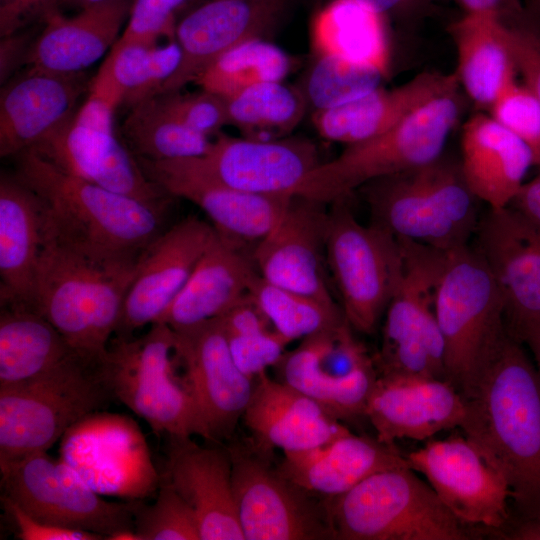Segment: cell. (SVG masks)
<instances>
[{
    "instance_id": "1",
    "label": "cell",
    "mask_w": 540,
    "mask_h": 540,
    "mask_svg": "<svg viewBox=\"0 0 540 540\" xmlns=\"http://www.w3.org/2000/svg\"><path fill=\"white\" fill-rule=\"evenodd\" d=\"M460 425L506 479L511 519L540 517V372L505 329L462 393Z\"/></svg>"
},
{
    "instance_id": "2",
    "label": "cell",
    "mask_w": 540,
    "mask_h": 540,
    "mask_svg": "<svg viewBox=\"0 0 540 540\" xmlns=\"http://www.w3.org/2000/svg\"><path fill=\"white\" fill-rule=\"evenodd\" d=\"M14 176L39 198L49 234L92 258L130 262L163 232L166 207L73 176L31 150Z\"/></svg>"
},
{
    "instance_id": "3",
    "label": "cell",
    "mask_w": 540,
    "mask_h": 540,
    "mask_svg": "<svg viewBox=\"0 0 540 540\" xmlns=\"http://www.w3.org/2000/svg\"><path fill=\"white\" fill-rule=\"evenodd\" d=\"M138 263L92 258L56 241L47 230L31 309L46 318L74 352L99 364L116 334Z\"/></svg>"
},
{
    "instance_id": "4",
    "label": "cell",
    "mask_w": 540,
    "mask_h": 540,
    "mask_svg": "<svg viewBox=\"0 0 540 540\" xmlns=\"http://www.w3.org/2000/svg\"><path fill=\"white\" fill-rule=\"evenodd\" d=\"M372 222L397 239L449 252L468 245L481 215L459 160L427 164L360 187Z\"/></svg>"
},
{
    "instance_id": "5",
    "label": "cell",
    "mask_w": 540,
    "mask_h": 540,
    "mask_svg": "<svg viewBox=\"0 0 540 540\" xmlns=\"http://www.w3.org/2000/svg\"><path fill=\"white\" fill-rule=\"evenodd\" d=\"M121 100L106 58L74 116L29 150L73 176L167 207L171 196L147 177L137 157L116 135L114 114Z\"/></svg>"
},
{
    "instance_id": "6",
    "label": "cell",
    "mask_w": 540,
    "mask_h": 540,
    "mask_svg": "<svg viewBox=\"0 0 540 540\" xmlns=\"http://www.w3.org/2000/svg\"><path fill=\"white\" fill-rule=\"evenodd\" d=\"M339 540H467L472 534L410 466L389 468L325 500Z\"/></svg>"
},
{
    "instance_id": "7",
    "label": "cell",
    "mask_w": 540,
    "mask_h": 540,
    "mask_svg": "<svg viewBox=\"0 0 540 540\" xmlns=\"http://www.w3.org/2000/svg\"><path fill=\"white\" fill-rule=\"evenodd\" d=\"M460 112L458 88L439 95L386 132L348 145L319 164L294 195L328 204L370 181L434 161L443 154Z\"/></svg>"
},
{
    "instance_id": "8",
    "label": "cell",
    "mask_w": 540,
    "mask_h": 540,
    "mask_svg": "<svg viewBox=\"0 0 540 540\" xmlns=\"http://www.w3.org/2000/svg\"><path fill=\"white\" fill-rule=\"evenodd\" d=\"M112 398L99 364L78 354L40 377L0 387V463L47 452Z\"/></svg>"
},
{
    "instance_id": "9",
    "label": "cell",
    "mask_w": 540,
    "mask_h": 540,
    "mask_svg": "<svg viewBox=\"0 0 540 540\" xmlns=\"http://www.w3.org/2000/svg\"><path fill=\"white\" fill-rule=\"evenodd\" d=\"M175 359L174 331L157 322L139 338L117 336L110 341L99 371L112 397L144 419L154 432L210 441L186 381L174 373Z\"/></svg>"
},
{
    "instance_id": "10",
    "label": "cell",
    "mask_w": 540,
    "mask_h": 540,
    "mask_svg": "<svg viewBox=\"0 0 540 540\" xmlns=\"http://www.w3.org/2000/svg\"><path fill=\"white\" fill-rule=\"evenodd\" d=\"M435 313L444 340L445 378L462 394L506 327L499 288L473 247L447 252Z\"/></svg>"
},
{
    "instance_id": "11",
    "label": "cell",
    "mask_w": 540,
    "mask_h": 540,
    "mask_svg": "<svg viewBox=\"0 0 540 540\" xmlns=\"http://www.w3.org/2000/svg\"><path fill=\"white\" fill-rule=\"evenodd\" d=\"M398 240L403 251L402 270L385 311L382 345L374 360L377 372L446 380L435 298L447 252Z\"/></svg>"
},
{
    "instance_id": "12",
    "label": "cell",
    "mask_w": 540,
    "mask_h": 540,
    "mask_svg": "<svg viewBox=\"0 0 540 540\" xmlns=\"http://www.w3.org/2000/svg\"><path fill=\"white\" fill-rule=\"evenodd\" d=\"M325 256L344 318L351 328L372 333L401 274L400 241L373 223L361 224L341 198L328 211Z\"/></svg>"
},
{
    "instance_id": "13",
    "label": "cell",
    "mask_w": 540,
    "mask_h": 540,
    "mask_svg": "<svg viewBox=\"0 0 540 540\" xmlns=\"http://www.w3.org/2000/svg\"><path fill=\"white\" fill-rule=\"evenodd\" d=\"M0 469L4 495L36 520L110 540L135 531V504L107 501L61 458L42 452Z\"/></svg>"
},
{
    "instance_id": "14",
    "label": "cell",
    "mask_w": 540,
    "mask_h": 540,
    "mask_svg": "<svg viewBox=\"0 0 540 540\" xmlns=\"http://www.w3.org/2000/svg\"><path fill=\"white\" fill-rule=\"evenodd\" d=\"M346 320L301 340L274 366L280 381L342 419L365 416L378 372Z\"/></svg>"
},
{
    "instance_id": "15",
    "label": "cell",
    "mask_w": 540,
    "mask_h": 540,
    "mask_svg": "<svg viewBox=\"0 0 540 540\" xmlns=\"http://www.w3.org/2000/svg\"><path fill=\"white\" fill-rule=\"evenodd\" d=\"M239 523L245 540L332 538L326 504L273 469L260 452L227 448Z\"/></svg>"
},
{
    "instance_id": "16",
    "label": "cell",
    "mask_w": 540,
    "mask_h": 540,
    "mask_svg": "<svg viewBox=\"0 0 540 540\" xmlns=\"http://www.w3.org/2000/svg\"><path fill=\"white\" fill-rule=\"evenodd\" d=\"M447 509L464 525L498 536L511 520V491L504 476L467 437L428 441L406 455Z\"/></svg>"
},
{
    "instance_id": "17",
    "label": "cell",
    "mask_w": 540,
    "mask_h": 540,
    "mask_svg": "<svg viewBox=\"0 0 540 540\" xmlns=\"http://www.w3.org/2000/svg\"><path fill=\"white\" fill-rule=\"evenodd\" d=\"M473 236L501 293L506 328L520 341L540 323V225L511 205L489 208Z\"/></svg>"
},
{
    "instance_id": "18",
    "label": "cell",
    "mask_w": 540,
    "mask_h": 540,
    "mask_svg": "<svg viewBox=\"0 0 540 540\" xmlns=\"http://www.w3.org/2000/svg\"><path fill=\"white\" fill-rule=\"evenodd\" d=\"M133 424L119 415L95 412L62 437L61 459L100 495L140 498L160 479Z\"/></svg>"
},
{
    "instance_id": "19",
    "label": "cell",
    "mask_w": 540,
    "mask_h": 540,
    "mask_svg": "<svg viewBox=\"0 0 540 540\" xmlns=\"http://www.w3.org/2000/svg\"><path fill=\"white\" fill-rule=\"evenodd\" d=\"M181 160L227 187L264 195H294L305 177L322 163L315 143L305 138L261 141L223 132L213 137L205 155Z\"/></svg>"
},
{
    "instance_id": "20",
    "label": "cell",
    "mask_w": 540,
    "mask_h": 540,
    "mask_svg": "<svg viewBox=\"0 0 540 540\" xmlns=\"http://www.w3.org/2000/svg\"><path fill=\"white\" fill-rule=\"evenodd\" d=\"M174 337L177 359L210 441L229 438L242 420L254 380L235 364L219 318L174 331Z\"/></svg>"
},
{
    "instance_id": "21",
    "label": "cell",
    "mask_w": 540,
    "mask_h": 540,
    "mask_svg": "<svg viewBox=\"0 0 540 540\" xmlns=\"http://www.w3.org/2000/svg\"><path fill=\"white\" fill-rule=\"evenodd\" d=\"M216 235L212 224L189 216L149 244L126 293L118 337L160 321Z\"/></svg>"
},
{
    "instance_id": "22",
    "label": "cell",
    "mask_w": 540,
    "mask_h": 540,
    "mask_svg": "<svg viewBox=\"0 0 540 540\" xmlns=\"http://www.w3.org/2000/svg\"><path fill=\"white\" fill-rule=\"evenodd\" d=\"M292 0H207L186 14L175 30L181 60L159 94L194 83L235 46L264 38L284 17Z\"/></svg>"
},
{
    "instance_id": "23",
    "label": "cell",
    "mask_w": 540,
    "mask_h": 540,
    "mask_svg": "<svg viewBox=\"0 0 540 540\" xmlns=\"http://www.w3.org/2000/svg\"><path fill=\"white\" fill-rule=\"evenodd\" d=\"M325 205L293 195L278 223L253 248L252 258L267 282L337 306L324 271L328 222Z\"/></svg>"
},
{
    "instance_id": "24",
    "label": "cell",
    "mask_w": 540,
    "mask_h": 540,
    "mask_svg": "<svg viewBox=\"0 0 540 540\" xmlns=\"http://www.w3.org/2000/svg\"><path fill=\"white\" fill-rule=\"evenodd\" d=\"M137 159L152 182L171 197L195 204L221 236L244 247H255L274 228L293 196L236 190L195 172L181 159Z\"/></svg>"
},
{
    "instance_id": "25",
    "label": "cell",
    "mask_w": 540,
    "mask_h": 540,
    "mask_svg": "<svg viewBox=\"0 0 540 540\" xmlns=\"http://www.w3.org/2000/svg\"><path fill=\"white\" fill-rule=\"evenodd\" d=\"M90 84L86 71L58 73L35 67L10 78L0 94V156L15 157L64 126Z\"/></svg>"
},
{
    "instance_id": "26",
    "label": "cell",
    "mask_w": 540,
    "mask_h": 540,
    "mask_svg": "<svg viewBox=\"0 0 540 540\" xmlns=\"http://www.w3.org/2000/svg\"><path fill=\"white\" fill-rule=\"evenodd\" d=\"M464 415V398L447 380L379 374L365 411L376 438L387 444L426 440L460 427Z\"/></svg>"
},
{
    "instance_id": "27",
    "label": "cell",
    "mask_w": 540,
    "mask_h": 540,
    "mask_svg": "<svg viewBox=\"0 0 540 540\" xmlns=\"http://www.w3.org/2000/svg\"><path fill=\"white\" fill-rule=\"evenodd\" d=\"M164 476L192 509L201 540H245L235 503L228 449L170 438Z\"/></svg>"
},
{
    "instance_id": "28",
    "label": "cell",
    "mask_w": 540,
    "mask_h": 540,
    "mask_svg": "<svg viewBox=\"0 0 540 540\" xmlns=\"http://www.w3.org/2000/svg\"><path fill=\"white\" fill-rule=\"evenodd\" d=\"M242 420L264 451L309 449L350 432L316 401L267 372L254 379Z\"/></svg>"
},
{
    "instance_id": "29",
    "label": "cell",
    "mask_w": 540,
    "mask_h": 540,
    "mask_svg": "<svg viewBox=\"0 0 540 540\" xmlns=\"http://www.w3.org/2000/svg\"><path fill=\"white\" fill-rule=\"evenodd\" d=\"M456 74L422 72L406 83L378 87L333 108L312 113L318 134L346 146L378 136L433 98L458 88Z\"/></svg>"
},
{
    "instance_id": "30",
    "label": "cell",
    "mask_w": 540,
    "mask_h": 540,
    "mask_svg": "<svg viewBox=\"0 0 540 540\" xmlns=\"http://www.w3.org/2000/svg\"><path fill=\"white\" fill-rule=\"evenodd\" d=\"M133 0H108L73 16L52 13L43 23L25 65L58 73L84 72L119 39Z\"/></svg>"
},
{
    "instance_id": "31",
    "label": "cell",
    "mask_w": 540,
    "mask_h": 540,
    "mask_svg": "<svg viewBox=\"0 0 540 540\" xmlns=\"http://www.w3.org/2000/svg\"><path fill=\"white\" fill-rule=\"evenodd\" d=\"M257 274L252 252L217 232L159 322L179 331L218 318L249 294Z\"/></svg>"
},
{
    "instance_id": "32",
    "label": "cell",
    "mask_w": 540,
    "mask_h": 540,
    "mask_svg": "<svg viewBox=\"0 0 540 540\" xmlns=\"http://www.w3.org/2000/svg\"><path fill=\"white\" fill-rule=\"evenodd\" d=\"M402 466L410 465L394 444L349 432L319 446L285 452L278 470L306 491L331 498L374 473Z\"/></svg>"
},
{
    "instance_id": "33",
    "label": "cell",
    "mask_w": 540,
    "mask_h": 540,
    "mask_svg": "<svg viewBox=\"0 0 540 540\" xmlns=\"http://www.w3.org/2000/svg\"><path fill=\"white\" fill-rule=\"evenodd\" d=\"M47 236L42 204L14 175L0 177L1 306L31 308L35 276Z\"/></svg>"
},
{
    "instance_id": "34",
    "label": "cell",
    "mask_w": 540,
    "mask_h": 540,
    "mask_svg": "<svg viewBox=\"0 0 540 540\" xmlns=\"http://www.w3.org/2000/svg\"><path fill=\"white\" fill-rule=\"evenodd\" d=\"M459 161L470 191L491 209L509 206L535 165L526 143L482 113L470 117L462 127Z\"/></svg>"
},
{
    "instance_id": "35",
    "label": "cell",
    "mask_w": 540,
    "mask_h": 540,
    "mask_svg": "<svg viewBox=\"0 0 540 540\" xmlns=\"http://www.w3.org/2000/svg\"><path fill=\"white\" fill-rule=\"evenodd\" d=\"M458 67L456 77L470 100L489 109L513 81L516 64L507 39L506 20L490 13H464L451 24Z\"/></svg>"
},
{
    "instance_id": "36",
    "label": "cell",
    "mask_w": 540,
    "mask_h": 540,
    "mask_svg": "<svg viewBox=\"0 0 540 540\" xmlns=\"http://www.w3.org/2000/svg\"><path fill=\"white\" fill-rule=\"evenodd\" d=\"M386 17L355 0H332L313 19V55H331L377 68L388 75Z\"/></svg>"
},
{
    "instance_id": "37",
    "label": "cell",
    "mask_w": 540,
    "mask_h": 540,
    "mask_svg": "<svg viewBox=\"0 0 540 540\" xmlns=\"http://www.w3.org/2000/svg\"><path fill=\"white\" fill-rule=\"evenodd\" d=\"M75 354L60 332L34 309L2 308L0 387L40 377Z\"/></svg>"
},
{
    "instance_id": "38",
    "label": "cell",
    "mask_w": 540,
    "mask_h": 540,
    "mask_svg": "<svg viewBox=\"0 0 540 540\" xmlns=\"http://www.w3.org/2000/svg\"><path fill=\"white\" fill-rule=\"evenodd\" d=\"M225 102L228 125L242 137L261 141L288 137L308 110L299 87L284 81L248 87Z\"/></svg>"
},
{
    "instance_id": "39",
    "label": "cell",
    "mask_w": 540,
    "mask_h": 540,
    "mask_svg": "<svg viewBox=\"0 0 540 540\" xmlns=\"http://www.w3.org/2000/svg\"><path fill=\"white\" fill-rule=\"evenodd\" d=\"M122 133L132 153L150 161L200 157L213 140L175 119L154 97L130 108Z\"/></svg>"
},
{
    "instance_id": "40",
    "label": "cell",
    "mask_w": 540,
    "mask_h": 540,
    "mask_svg": "<svg viewBox=\"0 0 540 540\" xmlns=\"http://www.w3.org/2000/svg\"><path fill=\"white\" fill-rule=\"evenodd\" d=\"M294 60L265 38L245 41L220 56L194 82L224 99L266 82L284 81Z\"/></svg>"
},
{
    "instance_id": "41",
    "label": "cell",
    "mask_w": 540,
    "mask_h": 540,
    "mask_svg": "<svg viewBox=\"0 0 540 540\" xmlns=\"http://www.w3.org/2000/svg\"><path fill=\"white\" fill-rule=\"evenodd\" d=\"M121 94V105L133 107L158 95L181 60L177 41L165 44L131 42L114 44L107 56Z\"/></svg>"
},
{
    "instance_id": "42",
    "label": "cell",
    "mask_w": 540,
    "mask_h": 540,
    "mask_svg": "<svg viewBox=\"0 0 540 540\" xmlns=\"http://www.w3.org/2000/svg\"><path fill=\"white\" fill-rule=\"evenodd\" d=\"M273 329L289 343L304 339L346 320L338 306L273 285L258 273L250 286Z\"/></svg>"
},
{
    "instance_id": "43",
    "label": "cell",
    "mask_w": 540,
    "mask_h": 540,
    "mask_svg": "<svg viewBox=\"0 0 540 540\" xmlns=\"http://www.w3.org/2000/svg\"><path fill=\"white\" fill-rule=\"evenodd\" d=\"M383 71L331 55H313L299 89L312 113L354 100L381 86Z\"/></svg>"
},
{
    "instance_id": "44",
    "label": "cell",
    "mask_w": 540,
    "mask_h": 540,
    "mask_svg": "<svg viewBox=\"0 0 540 540\" xmlns=\"http://www.w3.org/2000/svg\"><path fill=\"white\" fill-rule=\"evenodd\" d=\"M134 529L139 540H201L192 509L165 476L153 504H135Z\"/></svg>"
},
{
    "instance_id": "45",
    "label": "cell",
    "mask_w": 540,
    "mask_h": 540,
    "mask_svg": "<svg viewBox=\"0 0 540 540\" xmlns=\"http://www.w3.org/2000/svg\"><path fill=\"white\" fill-rule=\"evenodd\" d=\"M489 115L531 149L540 165V103L524 84L510 83L488 109Z\"/></svg>"
},
{
    "instance_id": "46",
    "label": "cell",
    "mask_w": 540,
    "mask_h": 540,
    "mask_svg": "<svg viewBox=\"0 0 540 540\" xmlns=\"http://www.w3.org/2000/svg\"><path fill=\"white\" fill-rule=\"evenodd\" d=\"M154 98L175 119L210 138L228 125L225 99L206 90L192 93H181L180 90L161 93Z\"/></svg>"
},
{
    "instance_id": "47",
    "label": "cell",
    "mask_w": 540,
    "mask_h": 540,
    "mask_svg": "<svg viewBox=\"0 0 540 540\" xmlns=\"http://www.w3.org/2000/svg\"><path fill=\"white\" fill-rule=\"evenodd\" d=\"M192 0H133L125 29L115 44L174 40L177 13Z\"/></svg>"
},
{
    "instance_id": "48",
    "label": "cell",
    "mask_w": 540,
    "mask_h": 540,
    "mask_svg": "<svg viewBox=\"0 0 540 540\" xmlns=\"http://www.w3.org/2000/svg\"><path fill=\"white\" fill-rule=\"evenodd\" d=\"M226 338L235 364L252 380L275 366L289 344L274 329Z\"/></svg>"
},
{
    "instance_id": "49",
    "label": "cell",
    "mask_w": 540,
    "mask_h": 540,
    "mask_svg": "<svg viewBox=\"0 0 540 540\" xmlns=\"http://www.w3.org/2000/svg\"><path fill=\"white\" fill-rule=\"evenodd\" d=\"M505 20L516 68L540 103V31L532 25Z\"/></svg>"
},
{
    "instance_id": "50",
    "label": "cell",
    "mask_w": 540,
    "mask_h": 540,
    "mask_svg": "<svg viewBox=\"0 0 540 540\" xmlns=\"http://www.w3.org/2000/svg\"><path fill=\"white\" fill-rule=\"evenodd\" d=\"M2 503L13 520L17 536L22 540H99L104 539L95 533L60 527L36 520L24 512L5 495Z\"/></svg>"
},
{
    "instance_id": "51",
    "label": "cell",
    "mask_w": 540,
    "mask_h": 540,
    "mask_svg": "<svg viewBox=\"0 0 540 540\" xmlns=\"http://www.w3.org/2000/svg\"><path fill=\"white\" fill-rule=\"evenodd\" d=\"M58 11L57 0H0V36L24 30Z\"/></svg>"
},
{
    "instance_id": "52",
    "label": "cell",
    "mask_w": 540,
    "mask_h": 540,
    "mask_svg": "<svg viewBox=\"0 0 540 540\" xmlns=\"http://www.w3.org/2000/svg\"><path fill=\"white\" fill-rule=\"evenodd\" d=\"M218 318L226 336L244 335L273 329L250 292Z\"/></svg>"
},
{
    "instance_id": "53",
    "label": "cell",
    "mask_w": 540,
    "mask_h": 540,
    "mask_svg": "<svg viewBox=\"0 0 540 540\" xmlns=\"http://www.w3.org/2000/svg\"><path fill=\"white\" fill-rule=\"evenodd\" d=\"M35 38H32L30 32H23V30L1 37L0 80L2 85L11 78L19 66L25 65Z\"/></svg>"
},
{
    "instance_id": "54",
    "label": "cell",
    "mask_w": 540,
    "mask_h": 540,
    "mask_svg": "<svg viewBox=\"0 0 540 540\" xmlns=\"http://www.w3.org/2000/svg\"><path fill=\"white\" fill-rule=\"evenodd\" d=\"M384 17L407 18L424 11L433 0H355Z\"/></svg>"
},
{
    "instance_id": "55",
    "label": "cell",
    "mask_w": 540,
    "mask_h": 540,
    "mask_svg": "<svg viewBox=\"0 0 540 540\" xmlns=\"http://www.w3.org/2000/svg\"><path fill=\"white\" fill-rule=\"evenodd\" d=\"M464 13H490L503 19L519 16L521 6L519 0H453Z\"/></svg>"
},
{
    "instance_id": "56",
    "label": "cell",
    "mask_w": 540,
    "mask_h": 540,
    "mask_svg": "<svg viewBox=\"0 0 540 540\" xmlns=\"http://www.w3.org/2000/svg\"><path fill=\"white\" fill-rule=\"evenodd\" d=\"M510 205L540 225V172L523 184Z\"/></svg>"
},
{
    "instance_id": "57",
    "label": "cell",
    "mask_w": 540,
    "mask_h": 540,
    "mask_svg": "<svg viewBox=\"0 0 540 540\" xmlns=\"http://www.w3.org/2000/svg\"><path fill=\"white\" fill-rule=\"evenodd\" d=\"M508 540H540V517L511 519L507 527L498 535Z\"/></svg>"
},
{
    "instance_id": "58",
    "label": "cell",
    "mask_w": 540,
    "mask_h": 540,
    "mask_svg": "<svg viewBox=\"0 0 540 540\" xmlns=\"http://www.w3.org/2000/svg\"><path fill=\"white\" fill-rule=\"evenodd\" d=\"M522 343H526L535 360L536 367L540 372V323L528 329L520 338Z\"/></svg>"
},
{
    "instance_id": "59",
    "label": "cell",
    "mask_w": 540,
    "mask_h": 540,
    "mask_svg": "<svg viewBox=\"0 0 540 540\" xmlns=\"http://www.w3.org/2000/svg\"><path fill=\"white\" fill-rule=\"evenodd\" d=\"M105 1L108 0H57V8L61 12L63 9L79 11Z\"/></svg>"
},
{
    "instance_id": "60",
    "label": "cell",
    "mask_w": 540,
    "mask_h": 540,
    "mask_svg": "<svg viewBox=\"0 0 540 540\" xmlns=\"http://www.w3.org/2000/svg\"><path fill=\"white\" fill-rule=\"evenodd\" d=\"M533 2V4L538 8L540 9V0H531Z\"/></svg>"
}]
</instances>
